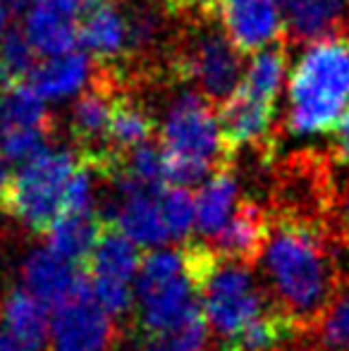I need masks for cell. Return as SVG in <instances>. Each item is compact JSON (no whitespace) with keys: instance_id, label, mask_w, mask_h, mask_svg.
Returning a JSON list of instances; mask_svg holds the SVG:
<instances>
[{"instance_id":"9a60e30c","label":"cell","mask_w":349,"mask_h":351,"mask_svg":"<svg viewBox=\"0 0 349 351\" xmlns=\"http://www.w3.org/2000/svg\"><path fill=\"white\" fill-rule=\"evenodd\" d=\"M48 306L41 304L27 287L12 289L3 301V323L8 335L22 351H46L51 347Z\"/></svg>"},{"instance_id":"277c9868","label":"cell","mask_w":349,"mask_h":351,"mask_svg":"<svg viewBox=\"0 0 349 351\" xmlns=\"http://www.w3.org/2000/svg\"><path fill=\"white\" fill-rule=\"evenodd\" d=\"M80 165V151L43 148L0 182V210L27 230L48 232L65 208L67 186Z\"/></svg>"},{"instance_id":"1f68e13d","label":"cell","mask_w":349,"mask_h":351,"mask_svg":"<svg viewBox=\"0 0 349 351\" xmlns=\"http://www.w3.org/2000/svg\"><path fill=\"white\" fill-rule=\"evenodd\" d=\"M0 351H22L14 344V339L10 337V335H3L0 332Z\"/></svg>"},{"instance_id":"5b68a950","label":"cell","mask_w":349,"mask_h":351,"mask_svg":"<svg viewBox=\"0 0 349 351\" xmlns=\"http://www.w3.org/2000/svg\"><path fill=\"white\" fill-rule=\"evenodd\" d=\"M139 296L141 330L151 337H168L196 306V287L184 265L182 251H154L141 261L134 280Z\"/></svg>"},{"instance_id":"836d02e7","label":"cell","mask_w":349,"mask_h":351,"mask_svg":"<svg viewBox=\"0 0 349 351\" xmlns=\"http://www.w3.org/2000/svg\"><path fill=\"white\" fill-rule=\"evenodd\" d=\"M8 19H10V10H8V5L0 0V36H3L5 27H8Z\"/></svg>"},{"instance_id":"4316f807","label":"cell","mask_w":349,"mask_h":351,"mask_svg":"<svg viewBox=\"0 0 349 351\" xmlns=\"http://www.w3.org/2000/svg\"><path fill=\"white\" fill-rule=\"evenodd\" d=\"M316 325L328 351H349V294L335 296Z\"/></svg>"},{"instance_id":"d4e9b609","label":"cell","mask_w":349,"mask_h":351,"mask_svg":"<svg viewBox=\"0 0 349 351\" xmlns=\"http://www.w3.org/2000/svg\"><path fill=\"white\" fill-rule=\"evenodd\" d=\"M36 67V51L24 32H8L0 41V91L27 84Z\"/></svg>"},{"instance_id":"8992f818","label":"cell","mask_w":349,"mask_h":351,"mask_svg":"<svg viewBox=\"0 0 349 351\" xmlns=\"http://www.w3.org/2000/svg\"><path fill=\"white\" fill-rule=\"evenodd\" d=\"M199 296L210 330H215L223 339L237 337L268 308L265 294L256 287L249 265L223 258L220 254L201 282Z\"/></svg>"},{"instance_id":"2e32d148","label":"cell","mask_w":349,"mask_h":351,"mask_svg":"<svg viewBox=\"0 0 349 351\" xmlns=\"http://www.w3.org/2000/svg\"><path fill=\"white\" fill-rule=\"evenodd\" d=\"M82 270L77 263L62 258L53 249H36L27 256L22 265L24 287L36 296L48 308H56L62 299L72 291L75 282L80 280Z\"/></svg>"},{"instance_id":"e0dca14e","label":"cell","mask_w":349,"mask_h":351,"mask_svg":"<svg viewBox=\"0 0 349 351\" xmlns=\"http://www.w3.org/2000/svg\"><path fill=\"white\" fill-rule=\"evenodd\" d=\"M80 43L101 62H112L130 46V19L112 0H101L80 17Z\"/></svg>"},{"instance_id":"6da1fadb","label":"cell","mask_w":349,"mask_h":351,"mask_svg":"<svg viewBox=\"0 0 349 351\" xmlns=\"http://www.w3.org/2000/svg\"><path fill=\"white\" fill-rule=\"evenodd\" d=\"M278 306L297 325H316L335 299V265L326 237L311 222L282 217L263 251Z\"/></svg>"},{"instance_id":"9c48e42d","label":"cell","mask_w":349,"mask_h":351,"mask_svg":"<svg viewBox=\"0 0 349 351\" xmlns=\"http://www.w3.org/2000/svg\"><path fill=\"white\" fill-rule=\"evenodd\" d=\"M239 56L242 53L218 32H199L180 48L173 70L177 79L194 82L210 103H223L237 91L234 86L242 77Z\"/></svg>"},{"instance_id":"44dd1931","label":"cell","mask_w":349,"mask_h":351,"mask_svg":"<svg viewBox=\"0 0 349 351\" xmlns=\"http://www.w3.org/2000/svg\"><path fill=\"white\" fill-rule=\"evenodd\" d=\"M237 201V180L232 170L213 172L210 180L201 186L196 196V230L201 237H215L232 215V206Z\"/></svg>"},{"instance_id":"484cf974","label":"cell","mask_w":349,"mask_h":351,"mask_svg":"<svg viewBox=\"0 0 349 351\" xmlns=\"http://www.w3.org/2000/svg\"><path fill=\"white\" fill-rule=\"evenodd\" d=\"M163 215L173 239H186L196 225V199L186 186H165Z\"/></svg>"},{"instance_id":"83f0119b","label":"cell","mask_w":349,"mask_h":351,"mask_svg":"<svg viewBox=\"0 0 349 351\" xmlns=\"http://www.w3.org/2000/svg\"><path fill=\"white\" fill-rule=\"evenodd\" d=\"M208 320L204 315V308L199 304L184 315L180 325L165 337L175 351H206L208 347Z\"/></svg>"},{"instance_id":"ffe728a7","label":"cell","mask_w":349,"mask_h":351,"mask_svg":"<svg viewBox=\"0 0 349 351\" xmlns=\"http://www.w3.org/2000/svg\"><path fill=\"white\" fill-rule=\"evenodd\" d=\"M101 225L103 217H98L93 210L60 213V217L46 232L48 249H53L62 258L80 265L91 254L93 244L98 239V232H101Z\"/></svg>"},{"instance_id":"d6986e66","label":"cell","mask_w":349,"mask_h":351,"mask_svg":"<svg viewBox=\"0 0 349 351\" xmlns=\"http://www.w3.org/2000/svg\"><path fill=\"white\" fill-rule=\"evenodd\" d=\"M93 74V65L88 62L84 53H65V56H53L51 60L34 67L29 77V86L46 101L72 96L75 91L84 88Z\"/></svg>"},{"instance_id":"f1b7e54d","label":"cell","mask_w":349,"mask_h":351,"mask_svg":"<svg viewBox=\"0 0 349 351\" xmlns=\"http://www.w3.org/2000/svg\"><path fill=\"white\" fill-rule=\"evenodd\" d=\"M218 3L220 0H165V8L196 24H208L218 14Z\"/></svg>"},{"instance_id":"30bf717a","label":"cell","mask_w":349,"mask_h":351,"mask_svg":"<svg viewBox=\"0 0 349 351\" xmlns=\"http://www.w3.org/2000/svg\"><path fill=\"white\" fill-rule=\"evenodd\" d=\"M53 117L29 84L0 91V158L24 162L46 148Z\"/></svg>"},{"instance_id":"4fadbf2b","label":"cell","mask_w":349,"mask_h":351,"mask_svg":"<svg viewBox=\"0 0 349 351\" xmlns=\"http://www.w3.org/2000/svg\"><path fill=\"white\" fill-rule=\"evenodd\" d=\"M273 108L275 103L261 101V98L247 93L244 88H237L232 96H228L220 103L218 122L230 158H234L239 148L261 146V143L270 141Z\"/></svg>"},{"instance_id":"7402d4cb","label":"cell","mask_w":349,"mask_h":351,"mask_svg":"<svg viewBox=\"0 0 349 351\" xmlns=\"http://www.w3.org/2000/svg\"><path fill=\"white\" fill-rule=\"evenodd\" d=\"M154 132L156 125L146 108L127 93H117L115 103H112L110 127H108V148L115 156L125 158V153H130L132 148L151 141Z\"/></svg>"},{"instance_id":"52a82bcc","label":"cell","mask_w":349,"mask_h":351,"mask_svg":"<svg viewBox=\"0 0 349 351\" xmlns=\"http://www.w3.org/2000/svg\"><path fill=\"white\" fill-rule=\"evenodd\" d=\"M88 282L98 304L110 315H125L132 306V282L139 275L141 256L136 244L117 227V222L103 217L101 232L88 254Z\"/></svg>"},{"instance_id":"4dcf8cb0","label":"cell","mask_w":349,"mask_h":351,"mask_svg":"<svg viewBox=\"0 0 349 351\" xmlns=\"http://www.w3.org/2000/svg\"><path fill=\"white\" fill-rule=\"evenodd\" d=\"M53 3H56L60 10H65L70 17L80 19V17H84V14L93 8V5L101 3V0H53Z\"/></svg>"},{"instance_id":"7c38bea8","label":"cell","mask_w":349,"mask_h":351,"mask_svg":"<svg viewBox=\"0 0 349 351\" xmlns=\"http://www.w3.org/2000/svg\"><path fill=\"white\" fill-rule=\"evenodd\" d=\"M117 206L108 220L117 222L122 232L136 246H163L170 237L168 222L163 215V191L134 184L125 177H115Z\"/></svg>"},{"instance_id":"f546056e","label":"cell","mask_w":349,"mask_h":351,"mask_svg":"<svg viewBox=\"0 0 349 351\" xmlns=\"http://www.w3.org/2000/svg\"><path fill=\"white\" fill-rule=\"evenodd\" d=\"M335 148H337V158L349 165V108L335 127Z\"/></svg>"},{"instance_id":"7a4b0ae2","label":"cell","mask_w":349,"mask_h":351,"mask_svg":"<svg viewBox=\"0 0 349 351\" xmlns=\"http://www.w3.org/2000/svg\"><path fill=\"white\" fill-rule=\"evenodd\" d=\"M349 106V38L323 36L309 46L289 77L287 130L297 136L337 127Z\"/></svg>"},{"instance_id":"ac0fdd59","label":"cell","mask_w":349,"mask_h":351,"mask_svg":"<svg viewBox=\"0 0 349 351\" xmlns=\"http://www.w3.org/2000/svg\"><path fill=\"white\" fill-rule=\"evenodd\" d=\"M24 34H27L34 51L51 58L72 53L75 43H80L75 17H70L65 10L58 8L53 0H34V5L27 12Z\"/></svg>"},{"instance_id":"d6a6232c","label":"cell","mask_w":349,"mask_h":351,"mask_svg":"<svg viewBox=\"0 0 349 351\" xmlns=\"http://www.w3.org/2000/svg\"><path fill=\"white\" fill-rule=\"evenodd\" d=\"M5 5H8V10L10 12H19V10H24L27 8L29 3H32V0H3Z\"/></svg>"},{"instance_id":"cb8c5ba5","label":"cell","mask_w":349,"mask_h":351,"mask_svg":"<svg viewBox=\"0 0 349 351\" xmlns=\"http://www.w3.org/2000/svg\"><path fill=\"white\" fill-rule=\"evenodd\" d=\"M294 41H318L330 36L342 12V0H282Z\"/></svg>"},{"instance_id":"603a6c76","label":"cell","mask_w":349,"mask_h":351,"mask_svg":"<svg viewBox=\"0 0 349 351\" xmlns=\"http://www.w3.org/2000/svg\"><path fill=\"white\" fill-rule=\"evenodd\" d=\"M289 62V51H287V34L278 41H273L270 46H265L263 51H258L254 56L252 65L247 67L242 79V86L247 93L261 98V101L275 103L280 93V86L285 82V72H287Z\"/></svg>"},{"instance_id":"ba28073f","label":"cell","mask_w":349,"mask_h":351,"mask_svg":"<svg viewBox=\"0 0 349 351\" xmlns=\"http://www.w3.org/2000/svg\"><path fill=\"white\" fill-rule=\"evenodd\" d=\"M115 342L112 315L98 304L88 275L82 273L70 294L53 308L51 351H112Z\"/></svg>"},{"instance_id":"e575fe53","label":"cell","mask_w":349,"mask_h":351,"mask_svg":"<svg viewBox=\"0 0 349 351\" xmlns=\"http://www.w3.org/2000/svg\"><path fill=\"white\" fill-rule=\"evenodd\" d=\"M146 351H175L173 347H170V344L168 342H165V339H156V342L154 344H151V347L149 349H146Z\"/></svg>"},{"instance_id":"8fae6325","label":"cell","mask_w":349,"mask_h":351,"mask_svg":"<svg viewBox=\"0 0 349 351\" xmlns=\"http://www.w3.org/2000/svg\"><path fill=\"white\" fill-rule=\"evenodd\" d=\"M215 17L242 56H254L285 36L278 0H220Z\"/></svg>"},{"instance_id":"5bb4252c","label":"cell","mask_w":349,"mask_h":351,"mask_svg":"<svg viewBox=\"0 0 349 351\" xmlns=\"http://www.w3.org/2000/svg\"><path fill=\"white\" fill-rule=\"evenodd\" d=\"M273 232V217L254 201H242L228 225L213 237V249L223 258L252 265L261 258Z\"/></svg>"},{"instance_id":"3957f363","label":"cell","mask_w":349,"mask_h":351,"mask_svg":"<svg viewBox=\"0 0 349 351\" xmlns=\"http://www.w3.org/2000/svg\"><path fill=\"white\" fill-rule=\"evenodd\" d=\"M165 156V177L173 186H194L208 172L230 167L220 122L213 103L199 91H184L175 98L160 130Z\"/></svg>"}]
</instances>
